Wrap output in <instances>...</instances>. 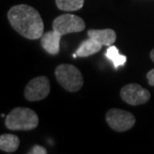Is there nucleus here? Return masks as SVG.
I'll use <instances>...</instances> for the list:
<instances>
[{"label":"nucleus","mask_w":154,"mask_h":154,"mask_svg":"<svg viewBox=\"0 0 154 154\" xmlns=\"http://www.w3.org/2000/svg\"><path fill=\"white\" fill-rule=\"evenodd\" d=\"M8 21L15 31L30 40L41 38L44 33V22L39 12L26 4L14 5L7 13Z\"/></svg>","instance_id":"obj_1"},{"label":"nucleus","mask_w":154,"mask_h":154,"mask_svg":"<svg viewBox=\"0 0 154 154\" xmlns=\"http://www.w3.org/2000/svg\"><path fill=\"white\" fill-rule=\"evenodd\" d=\"M39 118L32 109L16 107L8 113L5 118L6 128L12 131H29L38 126Z\"/></svg>","instance_id":"obj_2"},{"label":"nucleus","mask_w":154,"mask_h":154,"mask_svg":"<svg viewBox=\"0 0 154 154\" xmlns=\"http://www.w3.org/2000/svg\"><path fill=\"white\" fill-rule=\"evenodd\" d=\"M55 77L60 86L69 92L79 91L83 86V76L72 64H60L55 69Z\"/></svg>","instance_id":"obj_3"},{"label":"nucleus","mask_w":154,"mask_h":154,"mask_svg":"<svg viewBox=\"0 0 154 154\" xmlns=\"http://www.w3.org/2000/svg\"><path fill=\"white\" fill-rule=\"evenodd\" d=\"M105 119L109 127L117 132L129 130L136 122L135 116L132 113L118 108H111L108 110L105 115Z\"/></svg>","instance_id":"obj_4"},{"label":"nucleus","mask_w":154,"mask_h":154,"mask_svg":"<svg viewBox=\"0 0 154 154\" xmlns=\"http://www.w3.org/2000/svg\"><path fill=\"white\" fill-rule=\"evenodd\" d=\"M52 29L61 35L81 32L85 29V22L82 18L73 14H62L52 22Z\"/></svg>","instance_id":"obj_5"},{"label":"nucleus","mask_w":154,"mask_h":154,"mask_svg":"<svg viewBox=\"0 0 154 154\" xmlns=\"http://www.w3.org/2000/svg\"><path fill=\"white\" fill-rule=\"evenodd\" d=\"M121 99L129 105L137 106L148 102L150 99V92L137 83H129L124 85L120 90Z\"/></svg>","instance_id":"obj_6"},{"label":"nucleus","mask_w":154,"mask_h":154,"mask_svg":"<svg viewBox=\"0 0 154 154\" xmlns=\"http://www.w3.org/2000/svg\"><path fill=\"white\" fill-rule=\"evenodd\" d=\"M50 93V82L46 76H38L27 83L24 97L30 102L43 100Z\"/></svg>","instance_id":"obj_7"},{"label":"nucleus","mask_w":154,"mask_h":154,"mask_svg":"<svg viewBox=\"0 0 154 154\" xmlns=\"http://www.w3.org/2000/svg\"><path fill=\"white\" fill-rule=\"evenodd\" d=\"M62 35L55 30L43 33L40 38L41 46L47 53L51 55H57L60 51V40Z\"/></svg>","instance_id":"obj_8"},{"label":"nucleus","mask_w":154,"mask_h":154,"mask_svg":"<svg viewBox=\"0 0 154 154\" xmlns=\"http://www.w3.org/2000/svg\"><path fill=\"white\" fill-rule=\"evenodd\" d=\"M88 37L94 39L102 46H111L116 41V32L113 29H89Z\"/></svg>","instance_id":"obj_9"},{"label":"nucleus","mask_w":154,"mask_h":154,"mask_svg":"<svg viewBox=\"0 0 154 154\" xmlns=\"http://www.w3.org/2000/svg\"><path fill=\"white\" fill-rule=\"evenodd\" d=\"M101 48H102V45L100 43H98L94 39L89 37L79 45V47L77 48V50L73 54V57L76 58V57L91 56V55H94L97 52H99Z\"/></svg>","instance_id":"obj_10"},{"label":"nucleus","mask_w":154,"mask_h":154,"mask_svg":"<svg viewBox=\"0 0 154 154\" xmlns=\"http://www.w3.org/2000/svg\"><path fill=\"white\" fill-rule=\"evenodd\" d=\"M20 145L19 137L14 134L4 133L0 136V149L6 153H13Z\"/></svg>","instance_id":"obj_11"},{"label":"nucleus","mask_w":154,"mask_h":154,"mask_svg":"<svg viewBox=\"0 0 154 154\" xmlns=\"http://www.w3.org/2000/svg\"><path fill=\"white\" fill-rule=\"evenodd\" d=\"M105 56L113 63V66H114L115 69H118L119 67L124 66L126 63V60H127L126 56L120 54L118 48L114 45L109 46L108 49H107L105 52Z\"/></svg>","instance_id":"obj_12"},{"label":"nucleus","mask_w":154,"mask_h":154,"mask_svg":"<svg viewBox=\"0 0 154 154\" xmlns=\"http://www.w3.org/2000/svg\"><path fill=\"white\" fill-rule=\"evenodd\" d=\"M85 0H55L58 9L66 12L77 11L84 5Z\"/></svg>","instance_id":"obj_13"},{"label":"nucleus","mask_w":154,"mask_h":154,"mask_svg":"<svg viewBox=\"0 0 154 154\" xmlns=\"http://www.w3.org/2000/svg\"><path fill=\"white\" fill-rule=\"evenodd\" d=\"M29 154H46L47 150H46L43 146L40 145H34L31 149L29 150Z\"/></svg>","instance_id":"obj_14"},{"label":"nucleus","mask_w":154,"mask_h":154,"mask_svg":"<svg viewBox=\"0 0 154 154\" xmlns=\"http://www.w3.org/2000/svg\"><path fill=\"white\" fill-rule=\"evenodd\" d=\"M147 80H148V83L150 86H154V68L151 69L150 71L146 74Z\"/></svg>","instance_id":"obj_15"},{"label":"nucleus","mask_w":154,"mask_h":154,"mask_svg":"<svg viewBox=\"0 0 154 154\" xmlns=\"http://www.w3.org/2000/svg\"><path fill=\"white\" fill-rule=\"evenodd\" d=\"M150 58H151V60L153 61V63H154V49H152L151 52H150Z\"/></svg>","instance_id":"obj_16"}]
</instances>
